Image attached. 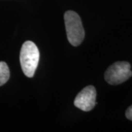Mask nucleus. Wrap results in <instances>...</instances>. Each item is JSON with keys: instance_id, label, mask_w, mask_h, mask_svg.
<instances>
[{"instance_id": "3", "label": "nucleus", "mask_w": 132, "mask_h": 132, "mask_svg": "<svg viewBox=\"0 0 132 132\" xmlns=\"http://www.w3.org/2000/svg\"><path fill=\"white\" fill-rule=\"evenodd\" d=\"M131 76V65L128 62H117L107 68L104 78L109 85H117L127 81Z\"/></svg>"}, {"instance_id": "2", "label": "nucleus", "mask_w": 132, "mask_h": 132, "mask_svg": "<svg viewBox=\"0 0 132 132\" xmlns=\"http://www.w3.org/2000/svg\"><path fill=\"white\" fill-rule=\"evenodd\" d=\"M67 38L73 46H78L85 38V30L79 15L74 11L68 10L64 15Z\"/></svg>"}, {"instance_id": "6", "label": "nucleus", "mask_w": 132, "mask_h": 132, "mask_svg": "<svg viewBox=\"0 0 132 132\" xmlns=\"http://www.w3.org/2000/svg\"><path fill=\"white\" fill-rule=\"evenodd\" d=\"M126 118L130 120H132V105L131 106H129L128 109L126 112Z\"/></svg>"}, {"instance_id": "4", "label": "nucleus", "mask_w": 132, "mask_h": 132, "mask_svg": "<svg viewBox=\"0 0 132 132\" xmlns=\"http://www.w3.org/2000/svg\"><path fill=\"white\" fill-rule=\"evenodd\" d=\"M96 90L90 85L79 93L74 100V105L84 112H90L96 104Z\"/></svg>"}, {"instance_id": "5", "label": "nucleus", "mask_w": 132, "mask_h": 132, "mask_svg": "<svg viewBox=\"0 0 132 132\" xmlns=\"http://www.w3.org/2000/svg\"><path fill=\"white\" fill-rule=\"evenodd\" d=\"M10 70L7 63L0 62V86H2L9 80Z\"/></svg>"}, {"instance_id": "1", "label": "nucleus", "mask_w": 132, "mask_h": 132, "mask_svg": "<svg viewBox=\"0 0 132 132\" xmlns=\"http://www.w3.org/2000/svg\"><path fill=\"white\" fill-rule=\"evenodd\" d=\"M40 59L38 48L32 41L24 43L20 52V62L24 75L32 78L35 75Z\"/></svg>"}]
</instances>
